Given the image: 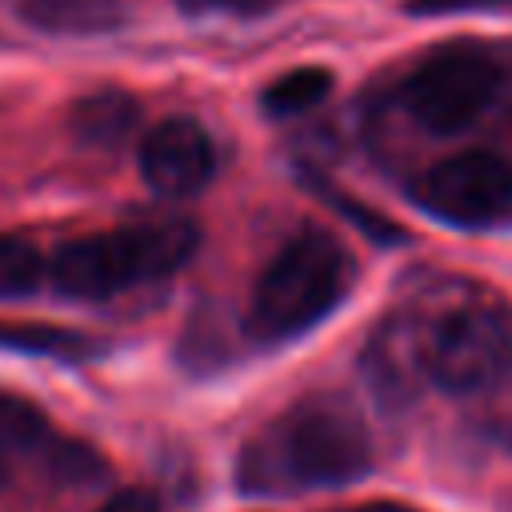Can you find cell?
Returning a JSON list of instances; mask_svg holds the SVG:
<instances>
[{
    "label": "cell",
    "instance_id": "obj_1",
    "mask_svg": "<svg viewBox=\"0 0 512 512\" xmlns=\"http://www.w3.org/2000/svg\"><path fill=\"white\" fill-rule=\"evenodd\" d=\"M372 364L392 392L412 388V380L452 396L492 392L512 376V308L476 284L440 288L396 316Z\"/></svg>",
    "mask_w": 512,
    "mask_h": 512
},
{
    "label": "cell",
    "instance_id": "obj_2",
    "mask_svg": "<svg viewBox=\"0 0 512 512\" xmlns=\"http://www.w3.org/2000/svg\"><path fill=\"white\" fill-rule=\"evenodd\" d=\"M372 468L364 424L332 400H308L252 436L236 460V484L252 496L352 484Z\"/></svg>",
    "mask_w": 512,
    "mask_h": 512
},
{
    "label": "cell",
    "instance_id": "obj_3",
    "mask_svg": "<svg viewBox=\"0 0 512 512\" xmlns=\"http://www.w3.org/2000/svg\"><path fill=\"white\" fill-rule=\"evenodd\" d=\"M200 248L192 220H140L112 232L68 240L48 260V280L72 300H108L132 284L164 280L180 272Z\"/></svg>",
    "mask_w": 512,
    "mask_h": 512
},
{
    "label": "cell",
    "instance_id": "obj_4",
    "mask_svg": "<svg viewBox=\"0 0 512 512\" xmlns=\"http://www.w3.org/2000/svg\"><path fill=\"white\" fill-rule=\"evenodd\" d=\"M356 280V264L344 244L324 228L296 232L260 272L248 328L264 344H284L316 328L332 308L344 304Z\"/></svg>",
    "mask_w": 512,
    "mask_h": 512
},
{
    "label": "cell",
    "instance_id": "obj_5",
    "mask_svg": "<svg viewBox=\"0 0 512 512\" xmlns=\"http://www.w3.org/2000/svg\"><path fill=\"white\" fill-rule=\"evenodd\" d=\"M504 84V64L488 44L452 40L432 48L400 84L404 112L436 136H456L484 116Z\"/></svg>",
    "mask_w": 512,
    "mask_h": 512
},
{
    "label": "cell",
    "instance_id": "obj_6",
    "mask_svg": "<svg viewBox=\"0 0 512 512\" xmlns=\"http://www.w3.org/2000/svg\"><path fill=\"white\" fill-rule=\"evenodd\" d=\"M412 200L452 228L492 224L512 208V164L484 148L456 152L412 184Z\"/></svg>",
    "mask_w": 512,
    "mask_h": 512
},
{
    "label": "cell",
    "instance_id": "obj_7",
    "mask_svg": "<svg viewBox=\"0 0 512 512\" xmlns=\"http://www.w3.org/2000/svg\"><path fill=\"white\" fill-rule=\"evenodd\" d=\"M216 172L208 132L192 116L160 120L140 144V176L160 196H196Z\"/></svg>",
    "mask_w": 512,
    "mask_h": 512
},
{
    "label": "cell",
    "instance_id": "obj_8",
    "mask_svg": "<svg viewBox=\"0 0 512 512\" xmlns=\"http://www.w3.org/2000/svg\"><path fill=\"white\" fill-rule=\"evenodd\" d=\"M20 20L48 36H108L132 16L124 0H20Z\"/></svg>",
    "mask_w": 512,
    "mask_h": 512
},
{
    "label": "cell",
    "instance_id": "obj_9",
    "mask_svg": "<svg viewBox=\"0 0 512 512\" xmlns=\"http://www.w3.org/2000/svg\"><path fill=\"white\" fill-rule=\"evenodd\" d=\"M0 348L24 352V356H48V360H64V364H80V360H92L104 352V344L92 340L88 332L40 324V320H0Z\"/></svg>",
    "mask_w": 512,
    "mask_h": 512
},
{
    "label": "cell",
    "instance_id": "obj_10",
    "mask_svg": "<svg viewBox=\"0 0 512 512\" xmlns=\"http://www.w3.org/2000/svg\"><path fill=\"white\" fill-rule=\"evenodd\" d=\"M136 120H140L136 100L128 92H112V88L92 92V96L76 100V108H72V132L92 148L124 144V136L136 128Z\"/></svg>",
    "mask_w": 512,
    "mask_h": 512
},
{
    "label": "cell",
    "instance_id": "obj_11",
    "mask_svg": "<svg viewBox=\"0 0 512 512\" xmlns=\"http://www.w3.org/2000/svg\"><path fill=\"white\" fill-rule=\"evenodd\" d=\"M44 280H48L44 252L16 232H0V300L32 296Z\"/></svg>",
    "mask_w": 512,
    "mask_h": 512
},
{
    "label": "cell",
    "instance_id": "obj_12",
    "mask_svg": "<svg viewBox=\"0 0 512 512\" xmlns=\"http://www.w3.org/2000/svg\"><path fill=\"white\" fill-rule=\"evenodd\" d=\"M328 92H332V72L304 64V68H292L264 88V108L272 116H300V112L316 108Z\"/></svg>",
    "mask_w": 512,
    "mask_h": 512
},
{
    "label": "cell",
    "instance_id": "obj_13",
    "mask_svg": "<svg viewBox=\"0 0 512 512\" xmlns=\"http://www.w3.org/2000/svg\"><path fill=\"white\" fill-rule=\"evenodd\" d=\"M44 440H48L44 416L16 396H0V480L8 476V468L20 452H28Z\"/></svg>",
    "mask_w": 512,
    "mask_h": 512
},
{
    "label": "cell",
    "instance_id": "obj_14",
    "mask_svg": "<svg viewBox=\"0 0 512 512\" xmlns=\"http://www.w3.org/2000/svg\"><path fill=\"white\" fill-rule=\"evenodd\" d=\"M512 0H404L412 16H460V12H484V8H504Z\"/></svg>",
    "mask_w": 512,
    "mask_h": 512
},
{
    "label": "cell",
    "instance_id": "obj_15",
    "mask_svg": "<svg viewBox=\"0 0 512 512\" xmlns=\"http://www.w3.org/2000/svg\"><path fill=\"white\" fill-rule=\"evenodd\" d=\"M100 512H160V504H156V496L148 488H124Z\"/></svg>",
    "mask_w": 512,
    "mask_h": 512
},
{
    "label": "cell",
    "instance_id": "obj_16",
    "mask_svg": "<svg viewBox=\"0 0 512 512\" xmlns=\"http://www.w3.org/2000/svg\"><path fill=\"white\" fill-rule=\"evenodd\" d=\"M184 4L200 8V12H240V16H248V12H264L276 0H184Z\"/></svg>",
    "mask_w": 512,
    "mask_h": 512
},
{
    "label": "cell",
    "instance_id": "obj_17",
    "mask_svg": "<svg viewBox=\"0 0 512 512\" xmlns=\"http://www.w3.org/2000/svg\"><path fill=\"white\" fill-rule=\"evenodd\" d=\"M356 512H408V508H396V504H376V508H356Z\"/></svg>",
    "mask_w": 512,
    "mask_h": 512
}]
</instances>
